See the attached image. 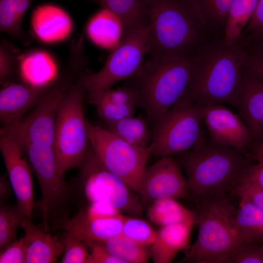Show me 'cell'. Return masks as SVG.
I'll return each mask as SVG.
<instances>
[{
	"mask_svg": "<svg viewBox=\"0 0 263 263\" xmlns=\"http://www.w3.org/2000/svg\"><path fill=\"white\" fill-rule=\"evenodd\" d=\"M148 26L152 58L193 56L209 31L192 0H149Z\"/></svg>",
	"mask_w": 263,
	"mask_h": 263,
	"instance_id": "1",
	"label": "cell"
},
{
	"mask_svg": "<svg viewBox=\"0 0 263 263\" xmlns=\"http://www.w3.org/2000/svg\"><path fill=\"white\" fill-rule=\"evenodd\" d=\"M175 155L185 172L189 192L200 202L232 195L249 165L241 152L205 137Z\"/></svg>",
	"mask_w": 263,
	"mask_h": 263,
	"instance_id": "2",
	"label": "cell"
},
{
	"mask_svg": "<svg viewBox=\"0 0 263 263\" xmlns=\"http://www.w3.org/2000/svg\"><path fill=\"white\" fill-rule=\"evenodd\" d=\"M244 50L239 40L205 44L194 56L191 78L183 96L201 105L230 104L240 82Z\"/></svg>",
	"mask_w": 263,
	"mask_h": 263,
	"instance_id": "3",
	"label": "cell"
},
{
	"mask_svg": "<svg viewBox=\"0 0 263 263\" xmlns=\"http://www.w3.org/2000/svg\"><path fill=\"white\" fill-rule=\"evenodd\" d=\"M194 56L151 57L132 77L131 85L138 93L140 107L152 124L185 94L191 78Z\"/></svg>",
	"mask_w": 263,
	"mask_h": 263,
	"instance_id": "4",
	"label": "cell"
},
{
	"mask_svg": "<svg viewBox=\"0 0 263 263\" xmlns=\"http://www.w3.org/2000/svg\"><path fill=\"white\" fill-rule=\"evenodd\" d=\"M200 203L196 239L180 262L226 263L243 243L235 223L236 208L228 196Z\"/></svg>",
	"mask_w": 263,
	"mask_h": 263,
	"instance_id": "5",
	"label": "cell"
},
{
	"mask_svg": "<svg viewBox=\"0 0 263 263\" xmlns=\"http://www.w3.org/2000/svg\"><path fill=\"white\" fill-rule=\"evenodd\" d=\"M84 41L72 40L65 69L38 104L18 123L8 126L19 140L54 147L56 122L62 101L86 66Z\"/></svg>",
	"mask_w": 263,
	"mask_h": 263,
	"instance_id": "6",
	"label": "cell"
},
{
	"mask_svg": "<svg viewBox=\"0 0 263 263\" xmlns=\"http://www.w3.org/2000/svg\"><path fill=\"white\" fill-rule=\"evenodd\" d=\"M80 74L63 98L56 122L54 149L62 174L80 166L89 145L83 109L86 91Z\"/></svg>",
	"mask_w": 263,
	"mask_h": 263,
	"instance_id": "7",
	"label": "cell"
},
{
	"mask_svg": "<svg viewBox=\"0 0 263 263\" xmlns=\"http://www.w3.org/2000/svg\"><path fill=\"white\" fill-rule=\"evenodd\" d=\"M202 121V105L182 97L152 124L150 156H172L194 147L205 137Z\"/></svg>",
	"mask_w": 263,
	"mask_h": 263,
	"instance_id": "8",
	"label": "cell"
},
{
	"mask_svg": "<svg viewBox=\"0 0 263 263\" xmlns=\"http://www.w3.org/2000/svg\"><path fill=\"white\" fill-rule=\"evenodd\" d=\"M149 50L148 25L125 33L99 71L80 74L88 98L133 76L144 62Z\"/></svg>",
	"mask_w": 263,
	"mask_h": 263,
	"instance_id": "9",
	"label": "cell"
},
{
	"mask_svg": "<svg viewBox=\"0 0 263 263\" xmlns=\"http://www.w3.org/2000/svg\"><path fill=\"white\" fill-rule=\"evenodd\" d=\"M86 127L89 142L101 164L139 194L150 156L149 150L131 145L107 128L94 125L87 119Z\"/></svg>",
	"mask_w": 263,
	"mask_h": 263,
	"instance_id": "10",
	"label": "cell"
},
{
	"mask_svg": "<svg viewBox=\"0 0 263 263\" xmlns=\"http://www.w3.org/2000/svg\"><path fill=\"white\" fill-rule=\"evenodd\" d=\"M20 142L40 188L38 206L48 231L55 220L67 216L70 189L64 174L58 169L54 147Z\"/></svg>",
	"mask_w": 263,
	"mask_h": 263,
	"instance_id": "11",
	"label": "cell"
},
{
	"mask_svg": "<svg viewBox=\"0 0 263 263\" xmlns=\"http://www.w3.org/2000/svg\"><path fill=\"white\" fill-rule=\"evenodd\" d=\"M78 168V184L89 204L104 203L121 213L135 216L141 215L142 205L135 192L101 164L90 144Z\"/></svg>",
	"mask_w": 263,
	"mask_h": 263,
	"instance_id": "12",
	"label": "cell"
},
{
	"mask_svg": "<svg viewBox=\"0 0 263 263\" xmlns=\"http://www.w3.org/2000/svg\"><path fill=\"white\" fill-rule=\"evenodd\" d=\"M0 150L15 194L17 206L31 219L34 197L31 168L19 138L10 129H0Z\"/></svg>",
	"mask_w": 263,
	"mask_h": 263,
	"instance_id": "13",
	"label": "cell"
},
{
	"mask_svg": "<svg viewBox=\"0 0 263 263\" xmlns=\"http://www.w3.org/2000/svg\"><path fill=\"white\" fill-rule=\"evenodd\" d=\"M182 169L173 156L160 157L146 167L139 194L141 202L149 206L161 199L178 200L186 197L189 191Z\"/></svg>",
	"mask_w": 263,
	"mask_h": 263,
	"instance_id": "14",
	"label": "cell"
},
{
	"mask_svg": "<svg viewBox=\"0 0 263 263\" xmlns=\"http://www.w3.org/2000/svg\"><path fill=\"white\" fill-rule=\"evenodd\" d=\"M202 112L211 141L242 153L253 140L240 115L224 104L202 105Z\"/></svg>",
	"mask_w": 263,
	"mask_h": 263,
	"instance_id": "15",
	"label": "cell"
},
{
	"mask_svg": "<svg viewBox=\"0 0 263 263\" xmlns=\"http://www.w3.org/2000/svg\"><path fill=\"white\" fill-rule=\"evenodd\" d=\"M247 127L253 140H263V81L243 65L241 78L230 103Z\"/></svg>",
	"mask_w": 263,
	"mask_h": 263,
	"instance_id": "16",
	"label": "cell"
},
{
	"mask_svg": "<svg viewBox=\"0 0 263 263\" xmlns=\"http://www.w3.org/2000/svg\"><path fill=\"white\" fill-rule=\"evenodd\" d=\"M125 215L121 213L104 217H94L83 209L71 218L68 216L55 220L51 227L69 232L86 244L102 243L121 233Z\"/></svg>",
	"mask_w": 263,
	"mask_h": 263,
	"instance_id": "17",
	"label": "cell"
},
{
	"mask_svg": "<svg viewBox=\"0 0 263 263\" xmlns=\"http://www.w3.org/2000/svg\"><path fill=\"white\" fill-rule=\"evenodd\" d=\"M56 79L40 85L25 82L12 83L1 88L0 120L3 127L15 124L20 121L38 104Z\"/></svg>",
	"mask_w": 263,
	"mask_h": 263,
	"instance_id": "18",
	"label": "cell"
},
{
	"mask_svg": "<svg viewBox=\"0 0 263 263\" xmlns=\"http://www.w3.org/2000/svg\"><path fill=\"white\" fill-rule=\"evenodd\" d=\"M31 24L37 38L46 43L66 39L72 30L69 15L62 8L52 4L38 6L33 12Z\"/></svg>",
	"mask_w": 263,
	"mask_h": 263,
	"instance_id": "19",
	"label": "cell"
},
{
	"mask_svg": "<svg viewBox=\"0 0 263 263\" xmlns=\"http://www.w3.org/2000/svg\"><path fill=\"white\" fill-rule=\"evenodd\" d=\"M194 225L179 223L160 227L150 245V258L155 263H170L177 253L187 249Z\"/></svg>",
	"mask_w": 263,
	"mask_h": 263,
	"instance_id": "20",
	"label": "cell"
},
{
	"mask_svg": "<svg viewBox=\"0 0 263 263\" xmlns=\"http://www.w3.org/2000/svg\"><path fill=\"white\" fill-rule=\"evenodd\" d=\"M28 237L24 263H54L64 251L62 240L53 237L38 228L25 217L21 225Z\"/></svg>",
	"mask_w": 263,
	"mask_h": 263,
	"instance_id": "21",
	"label": "cell"
},
{
	"mask_svg": "<svg viewBox=\"0 0 263 263\" xmlns=\"http://www.w3.org/2000/svg\"><path fill=\"white\" fill-rule=\"evenodd\" d=\"M18 67L25 83L40 85L56 78L55 60L47 52L36 50L19 55Z\"/></svg>",
	"mask_w": 263,
	"mask_h": 263,
	"instance_id": "22",
	"label": "cell"
},
{
	"mask_svg": "<svg viewBox=\"0 0 263 263\" xmlns=\"http://www.w3.org/2000/svg\"><path fill=\"white\" fill-rule=\"evenodd\" d=\"M86 32L90 39L97 45L114 47L124 35L122 24L110 11L102 8L89 21Z\"/></svg>",
	"mask_w": 263,
	"mask_h": 263,
	"instance_id": "23",
	"label": "cell"
},
{
	"mask_svg": "<svg viewBox=\"0 0 263 263\" xmlns=\"http://www.w3.org/2000/svg\"><path fill=\"white\" fill-rule=\"evenodd\" d=\"M114 14L121 22L124 34L148 25L149 0H92Z\"/></svg>",
	"mask_w": 263,
	"mask_h": 263,
	"instance_id": "24",
	"label": "cell"
},
{
	"mask_svg": "<svg viewBox=\"0 0 263 263\" xmlns=\"http://www.w3.org/2000/svg\"><path fill=\"white\" fill-rule=\"evenodd\" d=\"M235 223L243 243L263 244V209L240 197Z\"/></svg>",
	"mask_w": 263,
	"mask_h": 263,
	"instance_id": "25",
	"label": "cell"
},
{
	"mask_svg": "<svg viewBox=\"0 0 263 263\" xmlns=\"http://www.w3.org/2000/svg\"><path fill=\"white\" fill-rule=\"evenodd\" d=\"M148 217L151 222L160 227L179 223L195 225L197 214L189 209L178 200L172 198L157 200L148 207Z\"/></svg>",
	"mask_w": 263,
	"mask_h": 263,
	"instance_id": "26",
	"label": "cell"
},
{
	"mask_svg": "<svg viewBox=\"0 0 263 263\" xmlns=\"http://www.w3.org/2000/svg\"><path fill=\"white\" fill-rule=\"evenodd\" d=\"M259 0H233L229 8L223 32V41L231 45L242 35L253 17Z\"/></svg>",
	"mask_w": 263,
	"mask_h": 263,
	"instance_id": "27",
	"label": "cell"
},
{
	"mask_svg": "<svg viewBox=\"0 0 263 263\" xmlns=\"http://www.w3.org/2000/svg\"><path fill=\"white\" fill-rule=\"evenodd\" d=\"M148 121L142 117L132 115L114 123L107 124V129L129 144L149 150L152 131Z\"/></svg>",
	"mask_w": 263,
	"mask_h": 263,
	"instance_id": "28",
	"label": "cell"
},
{
	"mask_svg": "<svg viewBox=\"0 0 263 263\" xmlns=\"http://www.w3.org/2000/svg\"><path fill=\"white\" fill-rule=\"evenodd\" d=\"M31 0H0V29L25 44L29 41L21 28L24 14Z\"/></svg>",
	"mask_w": 263,
	"mask_h": 263,
	"instance_id": "29",
	"label": "cell"
},
{
	"mask_svg": "<svg viewBox=\"0 0 263 263\" xmlns=\"http://www.w3.org/2000/svg\"><path fill=\"white\" fill-rule=\"evenodd\" d=\"M122 263H146L150 258V250L121 234L101 243Z\"/></svg>",
	"mask_w": 263,
	"mask_h": 263,
	"instance_id": "30",
	"label": "cell"
},
{
	"mask_svg": "<svg viewBox=\"0 0 263 263\" xmlns=\"http://www.w3.org/2000/svg\"><path fill=\"white\" fill-rule=\"evenodd\" d=\"M208 30H224L233 0H192Z\"/></svg>",
	"mask_w": 263,
	"mask_h": 263,
	"instance_id": "31",
	"label": "cell"
},
{
	"mask_svg": "<svg viewBox=\"0 0 263 263\" xmlns=\"http://www.w3.org/2000/svg\"><path fill=\"white\" fill-rule=\"evenodd\" d=\"M25 217L17 205L10 207L0 204V251L17 240L16 231L21 227Z\"/></svg>",
	"mask_w": 263,
	"mask_h": 263,
	"instance_id": "32",
	"label": "cell"
},
{
	"mask_svg": "<svg viewBox=\"0 0 263 263\" xmlns=\"http://www.w3.org/2000/svg\"><path fill=\"white\" fill-rule=\"evenodd\" d=\"M121 234L137 244L148 247L155 240L156 230L137 216H125Z\"/></svg>",
	"mask_w": 263,
	"mask_h": 263,
	"instance_id": "33",
	"label": "cell"
},
{
	"mask_svg": "<svg viewBox=\"0 0 263 263\" xmlns=\"http://www.w3.org/2000/svg\"><path fill=\"white\" fill-rule=\"evenodd\" d=\"M96 110L98 116L107 124L117 122L134 115L138 106L132 104H119L98 98L89 99Z\"/></svg>",
	"mask_w": 263,
	"mask_h": 263,
	"instance_id": "34",
	"label": "cell"
},
{
	"mask_svg": "<svg viewBox=\"0 0 263 263\" xmlns=\"http://www.w3.org/2000/svg\"><path fill=\"white\" fill-rule=\"evenodd\" d=\"M64 251L61 263H85L89 255L88 246L72 234L65 232L62 239Z\"/></svg>",
	"mask_w": 263,
	"mask_h": 263,
	"instance_id": "35",
	"label": "cell"
},
{
	"mask_svg": "<svg viewBox=\"0 0 263 263\" xmlns=\"http://www.w3.org/2000/svg\"><path fill=\"white\" fill-rule=\"evenodd\" d=\"M94 98L116 104H132L138 107L140 106L138 93L136 89L132 85L115 89H108L95 95L88 97V100Z\"/></svg>",
	"mask_w": 263,
	"mask_h": 263,
	"instance_id": "36",
	"label": "cell"
},
{
	"mask_svg": "<svg viewBox=\"0 0 263 263\" xmlns=\"http://www.w3.org/2000/svg\"><path fill=\"white\" fill-rule=\"evenodd\" d=\"M226 263H263V244L243 243Z\"/></svg>",
	"mask_w": 263,
	"mask_h": 263,
	"instance_id": "37",
	"label": "cell"
},
{
	"mask_svg": "<svg viewBox=\"0 0 263 263\" xmlns=\"http://www.w3.org/2000/svg\"><path fill=\"white\" fill-rule=\"evenodd\" d=\"M18 49L6 40L0 45V79L3 82L18 66L19 56Z\"/></svg>",
	"mask_w": 263,
	"mask_h": 263,
	"instance_id": "38",
	"label": "cell"
},
{
	"mask_svg": "<svg viewBox=\"0 0 263 263\" xmlns=\"http://www.w3.org/2000/svg\"><path fill=\"white\" fill-rule=\"evenodd\" d=\"M28 237H23L13 242L0 251V263H24Z\"/></svg>",
	"mask_w": 263,
	"mask_h": 263,
	"instance_id": "39",
	"label": "cell"
},
{
	"mask_svg": "<svg viewBox=\"0 0 263 263\" xmlns=\"http://www.w3.org/2000/svg\"><path fill=\"white\" fill-rule=\"evenodd\" d=\"M239 184H249L263 189V162L249 164L243 171L237 185Z\"/></svg>",
	"mask_w": 263,
	"mask_h": 263,
	"instance_id": "40",
	"label": "cell"
},
{
	"mask_svg": "<svg viewBox=\"0 0 263 263\" xmlns=\"http://www.w3.org/2000/svg\"><path fill=\"white\" fill-rule=\"evenodd\" d=\"M87 245L91 251L85 263H122L111 254L101 243H91Z\"/></svg>",
	"mask_w": 263,
	"mask_h": 263,
	"instance_id": "41",
	"label": "cell"
},
{
	"mask_svg": "<svg viewBox=\"0 0 263 263\" xmlns=\"http://www.w3.org/2000/svg\"><path fill=\"white\" fill-rule=\"evenodd\" d=\"M232 195L244 198L263 209V189L246 184H238Z\"/></svg>",
	"mask_w": 263,
	"mask_h": 263,
	"instance_id": "42",
	"label": "cell"
},
{
	"mask_svg": "<svg viewBox=\"0 0 263 263\" xmlns=\"http://www.w3.org/2000/svg\"><path fill=\"white\" fill-rule=\"evenodd\" d=\"M244 65L253 74L263 81V56L244 50Z\"/></svg>",
	"mask_w": 263,
	"mask_h": 263,
	"instance_id": "43",
	"label": "cell"
},
{
	"mask_svg": "<svg viewBox=\"0 0 263 263\" xmlns=\"http://www.w3.org/2000/svg\"><path fill=\"white\" fill-rule=\"evenodd\" d=\"M263 31V0H259L254 14L242 34L254 37Z\"/></svg>",
	"mask_w": 263,
	"mask_h": 263,
	"instance_id": "44",
	"label": "cell"
},
{
	"mask_svg": "<svg viewBox=\"0 0 263 263\" xmlns=\"http://www.w3.org/2000/svg\"><path fill=\"white\" fill-rule=\"evenodd\" d=\"M7 180L4 176L0 178V204H3V201L6 199L9 192V187H11Z\"/></svg>",
	"mask_w": 263,
	"mask_h": 263,
	"instance_id": "45",
	"label": "cell"
},
{
	"mask_svg": "<svg viewBox=\"0 0 263 263\" xmlns=\"http://www.w3.org/2000/svg\"><path fill=\"white\" fill-rule=\"evenodd\" d=\"M254 156L257 162H263V140L257 147Z\"/></svg>",
	"mask_w": 263,
	"mask_h": 263,
	"instance_id": "46",
	"label": "cell"
},
{
	"mask_svg": "<svg viewBox=\"0 0 263 263\" xmlns=\"http://www.w3.org/2000/svg\"><path fill=\"white\" fill-rule=\"evenodd\" d=\"M260 41L255 47L254 52L263 56V36L258 37Z\"/></svg>",
	"mask_w": 263,
	"mask_h": 263,
	"instance_id": "47",
	"label": "cell"
},
{
	"mask_svg": "<svg viewBox=\"0 0 263 263\" xmlns=\"http://www.w3.org/2000/svg\"><path fill=\"white\" fill-rule=\"evenodd\" d=\"M263 36V31L261 33H260L259 34H258V35L254 37H256V38H258V37H261V36Z\"/></svg>",
	"mask_w": 263,
	"mask_h": 263,
	"instance_id": "48",
	"label": "cell"
}]
</instances>
